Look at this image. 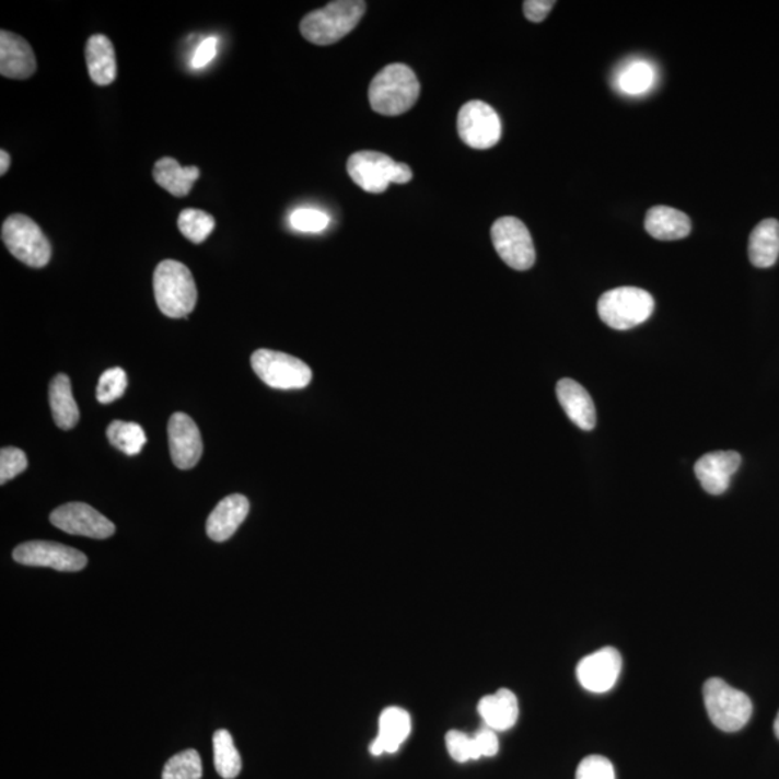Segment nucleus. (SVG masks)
<instances>
[{
  "instance_id": "39448f33",
  "label": "nucleus",
  "mask_w": 779,
  "mask_h": 779,
  "mask_svg": "<svg viewBox=\"0 0 779 779\" xmlns=\"http://www.w3.org/2000/svg\"><path fill=\"white\" fill-rule=\"evenodd\" d=\"M347 171L361 189L370 194L387 191L390 184H407L414 172L406 163H398L380 152L362 151L350 156Z\"/></svg>"
},
{
  "instance_id": "c756f323",
  "label": "nucleus",
  "mask_w": 779,
  "mask_h": 779,
  "mask_svg": "<svg viewBox=\"0 0 779 779\" xmlns=\"http://www.w3.org/2000/svg\"><path fill=\"white\" fill-rule=\"evenodd\" d=\"M202 763L195 749H187L172 756L163 768L162 779H201Z\"/></svg>"
},
{
  "instance_id": "72a5a7b5",
  "label": "nucleus",
  "mask_w": 779,
  "mask_h": 779,
  "mask_svg": "<svg viewBox=\"0 0 779 779\" xmlns=\"http://www.w3.org/2000/svg\"><path fill=\"white\" fill-rule=\"evenodd\" d=\"M329 221L325 212L314 208H299L291 216L292 228L302 233H319L328 228Z\"/></svg>"
},
{
  "instance_id": "e433bc0d",
  "label": "nucleus",
  "mask_w": 779,
  "mask_h": 779,
  "mask_svg": "<svg viewBox=\"0 0 779 779\" xmlns=\"http://www.w3.org/2000/svg\"><path fill=\"white\" fill-rule=\"evenodd\" d=\"M555 4L556 2H553V0H527L523 4L524 15L528 21L538 24V22L546 20Z\"/></svg>"
},
{
  "instance_id": "7c9ffc66",
  "label": "nucleus",
  "mask_w": 779,
  "mask_h": 779,
  "mask_svg": "<svg viewBox=\"0 0 779 779\" xmlns=\"http://www.w3.org/2000/svg\"><path fill=\"white\" fill-rule=\"evenodd\" d=\"M447 752L456 763L465 764L468 760L481 759V751L475 736L466 735L461 731H450L445 736Z\"/></svg>"
},
{
  "instance_id": "ea45409f",
  "label": "nucleus",
  "mask_w": 779,
  "mask_h": 779,
  "mask_svg": "<svg viewBox=\"0 0 779 779\" xmlns=\"http://www.w3.org/2000/svg\"><path fill=\"white\" fill-rule=\"evenodd\" d=\"M774 732H776V735L779 740V712L777 714L776 722H774Z\"/></svg>"
},
{
  "instance_id": "6ab92c4d",
  "label": "nucleus",
  "mask_w": 779,
  "mask_h": 779,
  "mask_svg": "<svg viewBox=\"0 0 779 779\" xmlns=\"http://www.w3.org/2000/svg\"><path fill=\"white\" fill-rule=\"evenodd\" d=\"M557 398L568 418L582 430H592L596 426V409L591 394L574 380L563 379L557 383Z\"/></svg>"
},
{
  "instance_id": "a878e982",
  "label": "nucleus",
  "mask_w": 779,
  "mask_h": 779,
  "mask_svg": "<svg viewBox=\"0 0 779 779\" xmlns=\"http://www.w3.org/2000/svg\"><path fill=\"white\" fill-rule=\"evenodd\" d=\"M656 83L655 67L649 61L633 60L619 68L615 85L625 96H644Z\"/></svg>"
},
{
  "instance_id": "4468645a",
  "label": "nucleus",
  "mask_w": 779,
  "mask_h": 779,
  "mask_svg": "<svg viewBox=\"0 0 779 779\" xmlns=\"http://www.w3.org/2000/svg\"><path fill=\"white\" fill-rule=\"evenodd\" d=\"M170 451L176 468L191 469L201 460L204 446L198 426L188 415H172L167 423Z\"/></svg>"
},
{
  "instance_id": "473e14b6",
  "label": "nucleus",
  "mask_w": 779,
  "mask_h": 779,
  "mask_svg": "<svg viewBox=\"0 0 779 779\" xmlns=\"http://www.w3.org/2000/svg\"><path fill=\"white\" fill-rule=\"evenodd\" d=\"M28 466V457L18 447H3L0 451V484H7L24 473Z\"/></svg>"
},
{
  "instance_id": "f8f14e48",
  "label": "nucleus",
  "mask_w": 779,
  "mask_h": 779,
  "mask_svg": "<svg viewBox=\"0 0 779 779\" xmlns=\"http://www.w3.org/2000/svg\"><path fill=\"white\" fill-rule=\"evenodd\" d=\"M49 521L62 532L97 540L112 537L116 532V525L111 520L84 502H68L58 507L49 515Z\"/></svg>"
},
{
  "instance_id": "b1692460",
  "label": "nucleus",
  "mask_w": 779,
  "mask_h": 779,
  "mask_svg": "<svg viewBox=\"0 0 779 779\" xmlns=\"http://www.w3.org/2000/svg\"><path fill=\"white\" fill-rule=\"evenodd\" d=\"M197 166L183 167L174 158H162L153 167V179L167 193L175 197H187L194 187V184L199 179Z\"/></svg>"
},
{
  "instance_id": "a211bd4d",
  "label": "nucleus",
  "mask_w": 779,
  "mask_h": 779,
  "mask_svg": "<svg viewBox=\"0 0 779 779\" xmlns=\"http://www.w3.org/2000/svg\"><path fill=\"white\" fill-rule=\"evenodd\" d=\"M411 732V718L405 709L392 706L383 710L379 720V735L370 745L371 755L394 754L405 744Z\"/></svg>"
},
{
  "instance_id": "f03ea898",
  "label": "nucleus",
  "mask_w": 779,
  "mask_h": 779,
  "mask_svg": "<svg viewBox=\"0 0 779 779\" xmlns=\"http://www.w3.org/2000/svg\"><path fill=\"white\" fill-rule=\"evenodd\" d=\"M158 306L167 318H187L197 305V287L191 270L183 263L163 260L153 274Z\"/></svg>"
},
{
  "instance_id": "f704fd0d",
  "label": "nucleus",
  "mask_w": 779,
  "mask_h": 779,
  "mask_svg": "<svg viewBox=\"0 0 779 779\" xmlns=\"http://www.w3.org/2000/svg\"><path fill=\"white\" fill-rule=\"evenodd\" d=\"M577 779H615L614 765L605 756H586L579 764Z\"/></svg>"
},
{
  "instance_id": "ddd939ff",
  "label": "nucleus",
  "mask_w": 779,
  "mask_h": 779,
  "mask_svg": "<svg viewBox=\"0 0 779 779\" xmlns=\"http://www.w3.org/2000/svg\"><path fill=\"white\" fill-rule=\"evenodd\" d=\"M620 670H623V656L619 651L613 647H605L581 660L577 676L584 690L606 693L613 690L617 684Z\"/></svg>"
},
{
  "instance_id": "cd10ccee",
  "label": "nucleus",
  "mask_w": 779,
  "mask_h": 779,
  "mask_svg": "<svg viewBox=\"0 0 779 779\" xmlns=\"http://www.w3.org/2000/svg\"><path fill=\"white\" fill-rule=\"evenodd\" d=\"M107 439L125 455L135 456L143 450L144 443H147V433L138 423L115 420L108 425Z\"/></svg>"
},
{
  "instance_id": "423d86ee",
  "label": "nucleus",
  "mask_w": 779,
  "mask_h": 779,
  "mask_svg": "<svg viewBox=\"0 0 779 779\" xmlns=\"http://www.w3.org/2000/svg\"><path fill=\"white\" fill-rule=\"evenodd\" d=\"M704 697L709 718L720 731L737 732L749 722L754 710L749 697L722 678H709L704 686Z\"/></svg>"
},
{
  "instance_id": "5701e85b",
  "label": "nucleus",
  "mask_w": 779,
  "mask_h": 779,
  "mask_svg": "<svg viewBox=\"0 0 779 779\" xmlns=\"http://www.w3.org/2000/svg\"><path fill=\"white\" fill-rule=\"evenodd\" d=\"M747 255L752 265L759 269H768L776 265L779 257L778 220L768 219L756 225L751 233Z\"/></svg>"
},
{
  "instance_id": "7ed1b4c3",
  "label": "nucleus",
  "mask_w": 779,
  "mask_h": 779,
  "mask_svg": "<svg viewBox=\"0 0 779 779\" xmlns=\"http://www.w3.org/2000/svg\"><path fill=\"white\" fill-rule=\"evenodd\" d=\"M365 9L367 3L361 0L330 2L303 18L301 22L303 38L315 45L338 43L356 28Z\"/></svg>"
},
{
  "instance_id": "9b49d317",
  "label": "nucleus",
  "mask_w": 779,
  "mask_h": 779,
  "mask_svg": "<svg viewBox=\"0 0 779 779\" xmlns=\"http://www.w3.org/2000/svg\"><path fill=\"white\" fill-rule=\"evenodd\" d=\"M13 559L24 566L51 568L58 572H80L88 566V556L54 542H26L13 550Z\"/></svg>"
},
{
  "instance_id": "412c9836",
  "label": "nucleus",
  "mask_w": 779,
  "mask_h": 779,
  "mask_svg": "<svg viewBox=\"0 0 779 779\" xmlns=\"http://www.w3.org/2000/svg\"><path fill=\"white\" fill-rule=\"evenodd\" d=\"M85 61L94 83L104 88L116 80L117 62L115 47L106 35L90 36L85 45Z\"/></svg>"
},
{
  "instance_id": "f3484780",
  "label": "nucleus",
  "mask_w": 779,
  "mask_h": 779,
  "mask_svg": "<svg viewBox=\"0 0 779 779\" xmlns=\"http://www.w3.org/2000/svg\"><path fill=\"white\" fill-rule=\"evenodd\" d=\"M251 511V502L242 493H233L219 502L207 520V534L211 540L228 542Z\"/></svg>"
},
{
  "instance_id": "aec40b11",
  "label": "nucleus",
  "mask_w": 779,
  "mask_h": 779,
  "mask_svg": "<svg viewBox=\"0 0 779 779\" xmlns=\"http://www.w3.org/2000/svg\"><path fill=\"white\" fill-rule=\"evenodd\" d=\"M478 713L486 726L492 731H510L519 720L518 696L509 688H500L493 695H488L479 700Z\"/></svg>"
},
{
  "instance_id": "393cba45",
  "label": "nucleus",
  "mask_w": 779,
  "mask_h": 779,
  "mask_svg": "<svg viewBox=\"0 0 779 779\" xmlns=\"http://www.w3.org/2000/svg\"><path fill=\"white\" fill-rule=\"evenodd\" d=\"M49 406L54 422L62 430L75 428L79 423V406L72 396L71 382L66 374H58L49 386Z\"/></svg>"
},
{
  "instance_id": "4be33fe9",
  "label": "nucleus",
  "mask_w": 779,
  "mask_h": 779,
  "mask_svg": "<svg viewBox=\"0 0 779 779\" xmlns=\"http://www.w3.org/2000/svg\"><path fill=\"white\" fill-rule=\"evenodd\" d=\"M647 233L663 242L686 239L691 233V221L676 208L656 206L647 212Z\"/></svg>"
},
{
  "instance_id": "dca6fc26",
  "label": "nucleus",
  "mask_w": 779,
  "mask_h": 779,
  "mask_svg": "<svg viewBox=\"0 0 779 779\" xmlns=\"http://www.w3.org/2000/svg\"><path fill=\"white\" fill-rule=\"evenodd\" d=\"M36 58L22 36L2 31L0 33V74L7 79L25 80L34 75Z\"/></svg>"
},
{
  "instance_id": "6e6552de",
  "label": "nucleus",
  "mask_w": 779,
  "mask_h": 779,
  "mask_svg": "<svg viewBox=\"0 0 779 779\" xmlns=\"http://www.w3.org/2000/svg\"><path fill=\"white\" fill-rule=\"evenodd\" d=\"M252 367L257 377L271 388H303L312 380L310 365L284 352L257 350L252 356Z\"/></svg>"
},
{
  "instance_id": "20e7f679",
  "label": "nucleus",
  "mask_w": 779,
  "mask_h": 779,
  "mask_svg": "<svg viewBox=\"0 0 779 779\" xmlns=\"http://www.w3.org/2000/svg\"><path fill=\"white\" fill-rule=\"evenodd\" d=\"M654 298L644 289L624 287L605 292L597 301V314L611 328L627 330L644 324L654 312Z\"/></svg>"
},
{
  "instance_id": "58836bf2",
  "label": "nucleus",
  "mask_w": 779,
  "mask_h": 779,
  "mask_svg": "<svg viewBox=\"0 0 779 779\" xmlns=\"http://www.w3.org/2000/svg\"><path fill=\"white\" fill-rule=\"evenodd\" d=\"M9 166H11V156L7 151H0V175L7 174Z\"/></svg>"
},
{
  "instance_id": "0eeeda50",
  "label": "nucleus",
  "mask_w": 779,
  "mask_h": 779,
  "mask_svg": "<svg viewBox=\"0 0 779 779\" xmlns=\"http://www.w3.org/2000/svg\"><path fill=\"white\" fill-rule=\"evenodd\" d=\"M2 240L4 246L18 260L34 269H40L51 260V243L30 217L24 214L8 217L2 225Z\"/></svg>"
},
{
  "instance_id": "1a4fd4ad",
  "label": "nucleus",
  "mask_w": 779,
  "mask_h": 779,
  "mask_svg": "<svg viewBox=\"0 0 779 779\" xmlns=\"http://www.w3.org/2000/svg\"><path fill=\"white\" fill-rule=\"evenodd\" d=\"M493 247L507 266L514 270L532 269L536 251L532 234L523 221L515 217H502L491 228Z\"/></svg>"
},
{
  "instance_id": "c85d7f7f",
  "label": "nucleus",
  "mask_w": 779,
  "mask_h": 779,
  "mask_svg": "<svg viewBox=\"0 0 779 779\" xmlns=\"http://www.w3.org/2000/svg\"><path fill=\"white\" fill-rule=\"evenodd\" d=\"M178 229L189 242L199 244L210 237L216 229V220L206 211L188 208L179 214Z\"/></svg>"
},
{
  "instance_id": "c9c22d12",
  "label": "nucleus",
  "mask_w": 779,
  "mask_h": 779,
  "mask_svg": "<svg viewBox=\"0 0 779 779\" xmlns=\"http://www.w3.org/2000/svg\"><path fill=\"white\" fill-rule=\"evenodd\" d=\"M217 47H219V39L214 38V36L204 39L194 54L191 66L194 68H202L210 65L217 56Z\"/></svg>"
},
{
  "instance_id": "4c0bfd02",
  "label": "nucleus",
  "mask_w": 779,
  "mask_h": 779,
  "mask_svg": "<svg viewBox=\"0 0 779 779\" xmlns=\"http://www.w3.org/2000/svg\"><path fill=\"white\" fill-rule=\"evenodd\" d=\"M475 740H477L479 745V751H481L482 758H491L498 754L500 749V742H498L497 732L489 728H482L481 731L475 733Z\"/></svg>"
},
{
  "instance_id": "2eb2a0df",
  "label": "nucleus",
  "mask_w": 779,
  "mask_h": 779,
  "mask_svg": "<svg viewBox=\"0 0 779 779\" xmlns=\"http://www.w3.org/2000/svg\"><path fill=\"white\" fill-rule=\"evenodd\" d=\"M742 457L735 451L712 452L696 462L695 473L700 486L710 496H720L731 486V479L740 469Z\"/></svg>"
},
{
  "instance_id": "2f4dec72",
  "label": "nucleus",
  "mask_w": 779,
  "mask_h": 779,
  "mask_svg": "<svg viewBox=\"0 0 779 779\" xmlns=\"http://www.w3.org/2000/svg\"><path fill=\"white\" fill-rule=\"evenodd\" d=\"M126 387H128V375L124 369L115 367V369L104 371L97 384V400L103 405L116 402L117 398L124 396Z\"/></svg>"
},
{
  "instance_id": "9d476101",
  "label": "nucleus",
  "mask_w": 779,
  "mask_h": 779,
  "mask_svg": "<svg viewBox=\"0 0 779 779\" xmlns=\"http://www.w3.org/2000/svg\"><path fill=\"white\" fill-rule=\"evenodd\" d=\"M457 133L469 148L486 151L500 142L502 125L500 116L489 104L473 100L462 106L457 115Z\"/></svg>"
},
{
  "instance_id": "bb28decb",
  "label": "nucleus",
  "mask_w": 779,
  "mask_h": 779,
  "mask_svg": "<svg viewBox=\"0 0 779 779\" xmlns=\"http://www.w3.org/2000/svg\"><path fill=\"white\" fill-rule=\"evenodd\" d=\"M214 746V765L219 776L224 779H234L242 771V756L233 742V736L225 729H220L212 736Z\"/></svg>"
},
{
  "instance_id": "f257e3e1",
  "label": "nucleus",
  "mask_w": 779,
  "mask_h": 779,
  "mask_svg": "<svg viewBox=\"0 0 779 779\" xmlns=\"http://www.w3.org/2000/svg\"><path fill=\"white\" fill-rule=\"evenodd\" d=\"M420 83L414 70L405 65L384 67L371 81V108L379 115L398 116L418 102Z\"/></svg>"
}]
</instances>
